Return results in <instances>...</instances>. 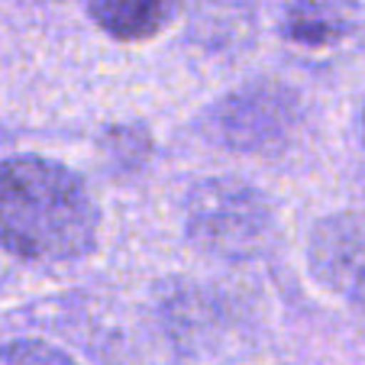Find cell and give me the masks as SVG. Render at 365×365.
<instances>
[{
  "mask_svg": "<svg viewBox=\"0 0 365 365\" xmlns=\"http://www.w3.org/2000/svg\"><path fill=\"white\" fill-rule=\"evenodd\" d=\"M240 187H204L200 191V204L194 207V220H197L200 233H207V240L217 246L236 249V240H255L259 223H262V207L255 200V194H249L240 207L233 210V200Z\"/></svg>",
  "mask_w": 365,
  "mask_h": 365,
  "instance_id": "obj_2",
  "label": "cell"
},
{
  "mask_svg": "<svg viewBox=\"0 0 365 365\" xmlns=\"http://www.w3.org/2000/svg\"><path fill=\"white\" fill-rule=\"evenodd\" d=\"M187 0H91L97 26L117 39H149L181 14Z\"/></svg>",
  "mask_w": 365,
  "mask_h": 365,
  "instance_id": "obj_3",
  "label": "cell"
},
{
  "mask_svg": "<svg viewBox=\"0 0 365 365\" xmlns=\"http://www.w3.org/2000/svg\"><path fill=\"white\" fill-rule=\"evenodd\" d=\"M0 365H75V359L39 339H16L0 346Z\"/></svg>",
  "mask_w": 365,
  "mask_h": 365,
  "instance_id": "obj_4",
  "label": "cell"
},
{
  "mask_svg": "<svg viewBox=\"0 0 365 365\" xmlns=\"http://www.w3.org/2000/svg\"><path fill=\"white\" fill-rule=\"evenodd\" d=\"M97 204L65 165L23 155L0 165V249L36 262L81 259L97 242Z\"/></svg>",
  "mask_w": 365,
  "mask_h": 365,
  "instance_id": "obj_1",
  "label": "cell"
}]
</instances>
